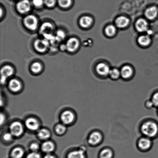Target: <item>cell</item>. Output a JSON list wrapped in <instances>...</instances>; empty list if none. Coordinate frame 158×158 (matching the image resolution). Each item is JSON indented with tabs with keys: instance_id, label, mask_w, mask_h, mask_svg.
<instances>
[{
	"instance_id": "cell-1",
	"label": "cell",
	"mask_w": 158,
	"mask_h": 158,
	"mask_svg": "<svg viewBox=\"0 0 158 158\" xmlns=\"http://www.w3.org/2000/svg\"><path fill=\"white\" fill-rule=\"evenodd\" d=\"M142 135L154 140L158 136V123L152 118L145 119L141 123L139 127Z\"/></svg>"
},
{
	"instance_id": "cell-2",
	"label": "cell",
	"mask_w": 158,
	"mask_h": 158,
	"mask_svg": "<svg viewBox=\"0 0 158 158\" xmlns=\"http://www.w3.org/2000/svg\"><path fill=\"white\" fill-rule=\"evenodd\" d=\"M104 140L103 133L100 130H93L89 133L87 138V142L90 146L93 148L100 146Z\"/></svg>"
},
{
	"instance_id": "cell-3",
	"label": "cell",
	"mask_w": 158,
	"mask_h": 158,
	"mask_svg": "<svg viewBox=\"0 0 158 158\" xmlns=\"http://www.w3.org/2000/svg\"><path fill=\"white\" fill-rule=\"evenodd\" d=\"M152 139L142 135L136 142V147L139 151L146 152L152 149L153 145Z\"/></svg>"
},
{
	"instance_id": "cell-4",
	"label": "cell",
	"mask_w": 158,
	"mask_h": 158,
	"mask_svg": "<svg viewBox=\"0 0 158 158\" xmlns=\"http://www.w3.org/2000/svg\"><path fill=\"white\" fill-rule=\"evenodd\" d=\"M40 32L46 40H51L54 38V28L50 23L45 22L43 23L40 27Z\"/></svg>"
},
{
	"instance_id": "cell-5",
	"label": "cell",
	"mask_w": 158,
	"mask_h": 158,
	"mask_svg": "<svg viewBox=\"0 0 158 158\" xmlns=\"http://www.w3.org/2000/svg\"><path fill=\"white\" fill-rule=\"evenodd\" d=\"M23 24L25 27L29 30L35 31L38 27V19L33 15H27L23 19Z\"/></svg>"
},
{
	"instance_id": "cell-6",
	"label": "cell",
	"mask_w": 158,
	"mask_h": 158,
	"mask_svg": "<svg viewBox=\"0 0 158 158\" xmlns=\"http://www.w3.org/2000/svg\"><path fill=\"white\" fill-rule=\"evenodd\" d=\"M49 46L48 40L37 39L34 43V48L35 50L40 53H43L47 50Z\"/></svg>"
},
{
	"instance_id": "cell-7",
	"label": "cell",
	"mask_w": 158,
	"mask_h": 158,
	"mask_svg": "<svg viewBox=\"0 0 158 158\" xmlns=\"http://www.w3.org/2000/svg\"><path fill=\"white\" fill-rule=\"evenodd\" d=\"M13 68L9 65L3 66L1 69V83L4 85L7 79L12 76L14 73Z\"/></svg>"
},
{
	"instance_id": "cell-8",
	"label": "cell",
	"mask_w": 158,
	"mask_h": 158,
	"mask_svg": "<svg viewBox=\"0 0 158 158\" xmlns=\"http://www.w3.org/2000/svg\"><path fill=\"white\" fill-rule=\"evenodd\" d=\"M16 9L19 13L25 14L30 11L31 4L29 0H22L16 5Z\"/></svg>"
},
{
	"instance_id": "cell-9",
	"label": "cell",
	"mask_w": 158,
	"mask_h": 158,
	"mask_svg": "<svg viewBox=\"0 0 158 158\" xmlns=\"http://www.w3.org/2000/svg\"><path fill=\"white\" fill-rule=\"evenodd\" d=\"M10 131L12 135L15 137H19L23 134V128L22 125L18 122H13L10 126Z\"/></svg>"
},
{
	"instance_id": "cell-10",
	"label": "cell",
	"mask_w": 158,
	"mask_h": 158,
	"mask_svg": "<svg viewBox=\"0 0 158 158\" xmlns=\"http://www.w3.org/2000/svg\"><path fill=\"white\" fill-rule=\"evenodd\" d=\"M80 45L78 40L76 38H69L65 44L66 50L70 52H73L78 49Z\"/></svg>"
},
{
	"instance_id": "cell-11",
	"label": "cell",
	"mask_w": 158,
	"mask_h": 158,
	"mask_svg": "<svg viewBox=\"0 0 158 158\" xmlns=\"http://www.w3.org/2000/svg\"><path fill=\"white\" fill-rule=\"evenodd\" d=\"M114 150L110 147H105L102 148L99 152L98 158H114Z\"/></svg>"
},
{
	"instance_id": "cell-12",
	"label": "cell",
	"mask_w": 158,
	"mask_h": 158,
	"mask_svg": "<svg viewBox=\"0 0 158 158\" xmlns=\"http://www.w3.org/2000/svg\"><path fill=\"white\" fill-rule=\"evenodd\" d=\"M61 119L62 122L64 124H70L75 119V115L72 111H65L62 114Z\"/></svg>"
},
{
	"instance_id": "cell-13",
	"label": "cell",
	"mask_w": 158,
	"mask_h": 158,
	"mask_svg": "<svg viewBox=\"0 0 158 158\" xmlns=\"http://www.w3.org/2000/svg\"><path fill=\"white\" fill-rule=\"evenodd\" d=\"M96 71L99 75L105 77L109 76L110 69L107 65L104 63H100L97 66Z\"/></svg>"
},
{
	"instance_id": "cell-14",
	"label": "cell",
	"mask_w": 158,
	"mask_h": 158,
	"mask_svg": "<svg viewBox=\"0 0 158 158\" xmlns=\"http://www.w3.org/2000/svg\"><path fill=\"white\" fill-rule=\"evenodd\" d=\"M25 125L26 127L30 131H35L40 128V123L36 119L29 118L26 120Z\"/></svg>"
},
{
	"instance_id": "cell-15",
	"label": "cell",
	"mask_w": 158,
	"mask_h": 158,
	"mask_svg": "<svg viewBox=\"0 0 158 158\" xmlns=\"http://www.w3.org/2000/svg\"><path fill=\"white\" fill-rule=\"evenodd\" d=\"M121 77L125 80H127L132 77L134 71L132 68L129 66H125L122 68L120 71Z\"/></svg>"
},
{
	"instance_id": "cell-16",
	"label": "cell",
	"mask_w": 158,
	"mask_h": 158,
	"mask_svg": "<svg viewBox=\"0 0 158 158\" xmlns=\"http://www.w3.org/2000/svg\"><path fill=\"white\" fill-rule=\"evenodd\" d=\"M148 23L146 20L140 18L136 22L135 27L137 30L139 32L146 31L148 28Z\"/></svg>"
},
{
	"instance_id": "cell-17",
	"label": "cell",
	"mask_w": 158,
	"mask_h": 158,
	"mask_svg": "<svg viewBox=\"0 0 158 158\" xmlns=\"http://www.w3.org/2000/svg\"><path fill=\"white\" fill-rule=\"evenodd\" d=\"M158 14V9L155 6H152L148 8L145 11V15L148 19H154L157 17Z\"/></svg>"
},
{
	"instance_id": "cell-18",
	"label": "cell",
	"mask_w": 158,
	"mask_h": 158,
	"mask_svg": "<svg viewBox=\"0 0 158 158\" xmlns=\"http://www.w3.org/2000/svg\"><path fill=\"white\" fill-rule=\"evenodd\" d=\"M93 23V19L92 18L89 16H84L80 18L79 21L81 27L87 28L89 27Z\"/></svg>"
},
{
	"instance_id": "cell-19",
	"label": "cell",
	"mask_w": 158,
	"mask_h": 158,
	"mask_svg": "<svg viewBox=\"0 0 158 158\" xmlns=\"http://www.w3.org/2000/svg\"><path fill=\"white\" fill-rule=\"evenodd\" d=\"M9 89L13 92H18L21 89V84L19 81L13 79L10 81L9 83Z\"/></svg>"
},
{
	"instance_id": "cell-20",
	"label": "cell",
	"mask_w": 158,
	"mask_h": 158,
	"mask_svg": "<svg viewBox=\"0 0 158 158\" xmlns=\"http://www.w3.org/2000/svg\"><path fill=\"white\" fill-rule=\"evenodd\" d=\"M130 20L124 16H120L115 21L116 26L119 28H124L129 24Z\"/></svg>"
},
{
	"instance_id": "cell-21",
	"label": "cell",
	"mask_w": 158,
	"mask_h": 158,
	"mask_svg": "<svg viewBox=\"0 0 158 158\" xmlns=\"http://www.w3.org/2000/svg\"><path fill=\"white\" fill-rule=\"evenodd\" d=\"M68 158H85V150L81 149L73 151L69 154Z\"/></svg>"
},
{
	"instance_id": "cell-22",
	"label": "cell",
	"mask_w": 158,
	"mask_h": 158,
	"mask_svg": "<svg viewBox=\"0 0 158 158\" xmlns=\"http://www.w3.org/2000/svg\"><path fill=\"white\" fill-rule=\"evenodd\" d=\"M41 148L44 152L50 153L53 151L55 148L54 144L52 142L47 141L44 142L42 145Z\"/></svg>"
},
{
	"instance_id": "cell-23",
	"label": "cell",
	"mask_w": 158,
	"mask_h": 158,
	"mask_svg": "<svg viewBox=\"0 0 158 158\" xmlns=\"http://www.w3.org/2000/svg\"><path fill=\"white\" fill-rule=\"evenodd\" d=\"M38 136L41 140H47L50 137L51 133L47 129H41L38 131Z\"/></svg>"
},
{
	"instance_id": "cell-24",
	"label": "cell",
	"mask_w": 158,
	"mask_h": 158,
	"mask_svg": "<svg viewBox=\"0 0 158 158\" xmlns=\"http://www.w3.org/2000/svg\"><path fill=\"white\" fill-rule=\"evenodd\" d=\"M151 41V39L148 35L140 36L138 39L139 44L142 46H146L150 44Z\"/></svg>"
},
{
	"instance_id": "cell-25",
	"label": "cell",
	"mask_w": 158,
	"mask_h": 158,
	"mask_svg": "<svg viewBox=\"0 0 158 158\" xmlns=\"http://www.w3.org/2000/svg\"><path fill=\"white\" fill-rule=\"evenodd\" d=\"M42 69V66L41 63L38 62H35L32 63L31 66V70L34 73H39Z\"/></svg>"
},
{
	"instance_id": "cell-26",
	"label": "cell",
	"mask_w": 158,
	"mask_h": 158,
	"mask_svg": "<svg viewBox=\"0 0 158 158\" xmlns=\"http://www.w3.org/2000/svg\"><path fill=\"white\" fill-rule=\"evenodd\" d=\"M24 151L22 148H16L13 150L11 153L13 158H21L24 156Z\"/></svg>"
},
{
	"instance_id": "cell-27",
	"label": "cell",
	"mask_w": 158,
	"mask_h": 158,
	"mask_svg": "<svg viewBox=\"0 0 158 158\" xmlns=\"http://www.w3.org/2000/svg\"><path fill=\"white\" fill-rule=\"evenodd\" d=\"M116 31L117 29L115 26L113 25H110L106 27L105 29V32L106 35L111 37L115 35Z\"/></svg>"
},
{
	"instance_id": "cell-28",
	"label": "cell",
	"mask_w": 158,
	"mask_h": 158,
	"mask_svg": "<svg viewBox=\"0 0 158 158\" xmlns=\"http://www.w3.org/2000/svg\"><path fill=\"white\" fill-rule=\"evenodd\" d=\"M109 76L113 80H118L121 77L120 71L116 69H111L110 71Z\"/></svg>"
},
{
	"instance_id": "cell-29",
	"label": "cell",
	"mask_w": 158,
	"mask_h": 158,
	"mask_svg": "<svg viewBox=\"0 0 158 158\" xmlns=\"http://www.w3.org/2000/svg\"><path fill=\"white\" fill-rule=\"evenodd\" d=\"M152 102L154 108H158V91H155L151 95L150 98Z\"/></svg>"
},
{
	"instance_id": "cell-30",
	"label": "cell",
	"mask_w": 158,
	"mask_h": 158,
	"mask_svg": "<svg viewBox=\"0 0 158 158\" xmlns=\"http://www.w3.org/2000/svg\"><path fill=\"white\" fill-rule=\"evenodd\" d=\"M58 4L63 8H67L72 4V0H58Z\"/></svg>"
},
{
	"instance_id": "cell-31",
	"label": "cell",
	"mask_w": 158,
	"mask_h": 158,
	"mask_svg": "<svg viewBox=\"0 0 158 158\" xmlns=\"http://www.w3.org/2000/svg\"><path fill=\"white\" fill-rule=\"evenodd\" d=\"M66 130V127L63 124L57 125L55 128V131L56 132L57 134L60 135L64 134Z\"/></svg>"
},
{
	"instance_id": "cell-32",
	"label": "cell",
	"mask_w": 158,
	"mask_h": 158,
	"mask_svg": "<svg viewBox=\"0 0 158 158\" xmlns=\"http://www.w3.org/2000/svg\"><path fill=\"white\" fill-rule=\"evenodd\" d=\"M144 105L145 107L148 110L151 109L152 108H154L152 102L150 99L145 101Z\"/></svg>"
},
{
	"instance_id": "cell-33",
	"label": "cell",
	"mask_w": 158,
	"mask_h": 158,
	"mask_svg": "<svg viewBox=\"0 0 158 158\" xmlns=\"http://www.w3.org/2000/svg\"><path fill=\"white\" fill-rule=\"evenodd\" d=\"M56 0H44V4L48 7H52L55 6Z\"/></svg>"
},
{
	"instance_id": "cell-34",
	"label": "cell",
	"mask_w": 158,
	"mask_h": 158,
	"mask_svg": "<svg viewBox=\"0 0 158 158\" xmlns=\"http://www.w3.org/2000/svg\"><path fill=\"white\" fill-rule=\"evenodd\" d=\"M32 3L35 7H40L44 4V0H32Z\"/></svg>"
},
{
	"instance_id": "cell-35",
	"label": "cell",
	"mask_w": 158,
	"mask_h": 158,
	"mask_svg": "<svg viewBox=\"0 0 158 158\" xmlns=\"http://www.w3.org/2000/svg\"><path fill=\"white\" fill-rule=\"evenodd\" d=\"M13 136L10 133H6L4 135L3 138L6 142H10L13 139Z\"/></svg>"
},
{
	"instance_id": "cell-36",
	"label": "cell",
	"mask_w": 158,
	"mask_h": 158,
	"mask_svg": "<svg viewBox=\"0 0 158 158\" xmlns=\"http://www.w3.org/2000/svg\"><path fill=\"white\" fill-rule=\"evenodd\" d=\"M65 34L64 32L62 31H58L56 34V39H58V41H61L64 38Z\"/></svg>"
},
{
	"instance_id": "cell-37",
	"label": "cell",
	"mask_w": 158,
	"mask_h": 158,
	"mask_svg": "<svg viewBox=\"0 0 158 158\" xmlns=\"http://www.w3.org/2000/svg\"><path fill=\"white\" fill-rule=\"evenodd\" d=\"M30 148L33 152H36L39 149V145L37 143H32L30 145Z\"/></svg>"
},
{
	"instance_id": "cell-38",
	"label": "cell",
	"mask_w": 158,
	"mask_h": 158,
	"mask_svg": "<svg viewBox=\"0 0 158 158\" xmlns=\"http://www.w3.org/2000/svg\"><path fill=\"white\" fill-rule=\"evenodd\" d=\"M27 158H41L40 155L36 152L30 153L27 156Z\"/></svg>"
},
{
	"instance_id": "cell-39",
	"label": "cell",
	"mask_w": 158,
	"mask_h": 158,
	"mask_svg": "<svg viewBox=\"0 0 158 158\" xmlns=\"http://www.w3.org/2000/svg\"><path fill=\"white\" fill-rule=\"evenodd\" d=\"M1 125L3 123H4V120H5V117H4V115H3V114H1Z\"/></svg>"
},
{
	"instance_id": "cell-40",
	"label": "cell",
	"mask_w": 158,
	"mask_h": 158,
	"mask_svg": "<svg viewBox=\"0 0 158 158\" xmlns=\"http://www.w3.org/2000/svg\"><path fill=\"white\" fill-rule=\"evenodd\" d=\"M44 158H55V157L51 155H47L45 156Z\"/></svg>"
},
{
	"instance_id": "cell-41",
	"label": "cell",
	"mask_w": 158,
	"mask_h": 158,
	"mask_svg": "<svg viewBox=\"0 0 158 158\" xmlns=\"http://www.w3.org/2000/svg\"><path fill=\"white\" fill-rule=\"evenodd\" d=\"M158 108V109H157V114L158 115V108Z\"/></svg>"
}]
</instances>
